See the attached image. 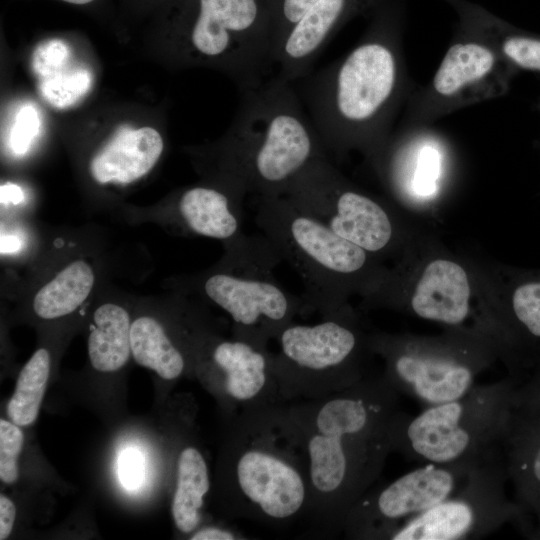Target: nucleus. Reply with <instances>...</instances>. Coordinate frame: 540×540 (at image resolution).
<instances>
[{"instance_id":"a878e982","label":"nucleus","mask_w":540,"mask_h":540,"mask_svg":"<svg viewBox=\"0 0 540 540\" xmlns=\"http://www.w3.org/2000/svg\"><path fill=\"white\" fill-rule=\"evenodd\" d=\"M131 323V314L124 303L108 299L97 305L87 342L92 368L101 373H113L126 365L132 355Z\"/></svg>"},{"instance_id":"0eeeda50","label":"nucleus","mask_w":540,"mask_h":540,"mask_svg":"<svg viewBox=\"0 0 540 540\" xmlns=\"http://www.w3.org/2000/svg\"><path fill=\"white\" fill-rule=\"evenodd\" d=\"M273 369L285 402L319 399L368 375L370 332L350 306L315 324L293 321L275 338Z\"/></svg>"},{"instance_id":"f8f14e48","label":"nucleus","mask_w":540,"mask_h":540,"mask_svg":"<svg viewBox=\"0 0 540 540\" xmlns=\"http://www.w3.org/2000/svg\"><path fill=\"white\" fill-rule=\"evenodd\" d=\"M187 40L222 63L243 90L268 79L273 57L271 0H185Z\"/></svg>"},{"instance_id":"f03ea898","label":"nucleus","mask_w":540,"mask_h":540,"mask_svg":"<svg viewBox=\"0 0 540 540\" xmlns=\"http://www.w3.org/2000/svg\"><path fill=\"white\" fill-rule=\"evenodd\" d=\"M402 39L401 4L384 0L350 51L294 82L329 157L371 164L386 146L412 91Z\"/></svg>"},{"instance_id":"2eb2a0df","label":"nucleus","mask_w":540,"mask_h":540,"mask_svg":"<svg viewBox=\"0 0 540 540\" xmlns=\"http://www.w3.org/2000/svg\"><path fill=\"white\" fill-rule=\"evenodd\" d=\"M486 453L448 464L424 463L386 485L372 486L349 511L342 534L389 540L400 525L457 491Z\"/></svg>"},{"instance_id":"9d476101","label":"nucleus","mask_w":540,"mask_h":540,"mask_svg":"<svg viewBox=\"0 0 540 540\" xmlns=\"http://www.w3.org/2000/svg\"><path fill=\"white\" fill-rule=\"evenodd\" d=\"M404 254L362 298L363 307L389 308L446 328L476 330L492 340L486 291L474 271L451 254L431 252L414 262Z\"/></svg>"},{"instance_id":"f257e3e1","label":"nucleus","mask_w":540,"mask_h":540,"mask_svg":"<svg viewBox=\"0 0 540 540\" xmlns=\"http://www.w3.org/2000/svg\"><path fill=\"white\" fill-rule=\"evenodd\" d=\"M400 396L381 373L319 399L288 402L308 457L313 535L342 534L351 508L379 479Z\"/></svg>"},{"instance_id":"4468645a","label":"nucleus","mask_w":540,"mask_h":540,"mask_svg":"<svg viewBox=\"0 0 540 540\" xmlns=\"http://www.w3.org/2000/svg\"><path fill=\"white\" fill-rule=\"evenodd\" d=\"M508 476L499 445L489 450L464 484L448 498L400 525L389 540L481 539L518 520L507 494Z\"/></svg>"},{"instance_id":"6e6552de","label":"nucleus","mask_w":540,"mask_h":540,"mask_svg":"<svg viewBox=\"0 0 540 540\" xmlns=\"http://www.w3.org/2000/svg\"><path fill=\"white\" fill-rule=\"evenodd\" d=\"M370 346L383 361L388 382L425 407L462 397L499 359L489 337L463 328H446L435 336L374 331Z\"/></svg>"},{"instance_id":"cd10ccee","label":"nucleus","mask_w":540,"mask_h":540,"mask_svg":"<svg viewBox=\"0 0 540 540\" xmlns=\"http://www.w3.org/2000/svg\"><path fill=\"white\" fill-rule=\"evenodd\" d=\"M51 364V352L46 347H40L23 366L7 403L6 413L11 422L20 427L35 422L50 376Z\"/></svg>"},{"instance_id":"dca6fc26","label":"nucleus","mask_w":540,"mask_h":540,"mask_svg":"<svg viewBox=\"0 0 540 540\" xmlns=\"http://www.w3.org/2000/svg\"><path fill=\"white\" fill-rule=\"evenodd\" d=\"M192 361L211 382L229 418L247 410L285 402L270 349L232 336L223 338L198 316L191 335Z\"/></svg>"},{"instance_id":"7ed1b4c3","label":"nucleus","mask_w":540,"mask_h":540,"mask_svg":"<svg viewBox=\"0 0 540 540\" xmlns=\"http://www.w3.org/2000/svg\"><path fill=\"white\" fill-rule=\"evenodd\" d=\"M229 419L222 469L229 513L273 528L306 516L308 457L288 402L243 411Z\"/></svg>"},{"instance_id":"c756f323","label":"nucleus","mask_w":540,"mask_h":540,"mask_svg":"<svg viewBox=\"0 0 540 540\" xmlns=\"http://www.w3.org/2000/svg\"><path fill=\"white\" fill-rule=\"evenodd\" d=\"M24 434L20 426L0 419V480L14 484L19 477L18 458L22 451Z\"/></svg>"},{"instance_id":"bb28decb","label":"nucleus","mask_w":540,"mask_h":540,"mask_svg":"<svg viewBox=\"0 0 540 540\" xmlns=\"http://www.w3.org/2000/svg\"><path fill=\"white\" fill-rule=\"evenodd\" d=\"M211 489L208 465L200 449L185 446L178 455L176 486L171 503L175 527L191 535L202 522L205 497Z\"/></svg>"},{"instance_id":"39448f33","label":"nucleus","mask_w":540,"mask_h":540,"mask_svg":"<svg viewBox=\"0 0 540 540\" xmlns=\"http://www.w3.org/2000/svg\"><path fill=\"white\" fill-rule=\"evenodd\" d=\"M255 222L301 277L307 314H334L383 279L381 260L336 234L285 196L257 197Z\"/></svg>"},{"instance_id":"58836bf2","label":"nucleus","mask_w":540,"mask_h":540,"mask_svg":"<svg viewBox=\"0 0 540 540\" xmlns=\"http://www.w3.org/2000/svg\"><path fill=\"white\" fill-rule=\"evenodd\" d=\"M530 539H540V528L533 532Z\"/></svg>"},{"instance_id":"aec40b11","label":"nucleus","mask_w":540,"mask_h":540,"mask_svg":"<svg viewBox=\"0 0 540 540\" xmlns=\"http://www.w3.org/2000/svg\"><path fill=\"white\" fill-rule=\"evenodd\" d=\"M244 198L233 187L212 180L181 191L157 212V222L175 234L216 239L224 245L244 234Z\"/></svg>"},{"instance_id":"2f4dec72","label":"nucleus","mask_w":540,"mask_h":540,"mask_svg":"<svg viewBox=\"0 0 540 540\" xmlns=\"http://www.w3.org/2000/svg\"><path fill=\"white\" fill-rule=\"evenodd\" d=\"M71 51L65 41L52 38L41 42L35 49L33 68L39 78L50 75L70 64Z\"/></svg>"},{"instance_id":"72a5a7b5","label":"nucleus","mask_w":540,"mask_h":540,"mask_svg":"<svg viewBox=\"0 0 540 540\" xmlns=\"http://www.w3.org/2000/svg\"><path fill=\"white\" fill-rule=\"evenodd\" d=\"M118 476L126 489H137L144 477V461L141 453L133 448L123 450L118 458Z\"/></svg>"},{"instance_id":"4c0bfd02","label":"nucleus","mask_w":540,"mask_h":540,"mask_svg":"<svg viewBox=\"0 0 540 540\" xmlns=\"http://www.w3.org/2000/svg\"><path fill=\"white\" fill-rule=\"evenodd\" d=\"M68 4H73L77 6H85L94 3L97 0H60Z\"/></svg>"},{"instance_id":"b1692460","label":"nucleus","mask_w":540,"mask_h":540,"mask_svg":"<svg viewBox=\"0 0 540 540\" xmlns=\"http://www.w3.org/2000/svg\"><path fill=\"white\" fill-rule=\"evenodd\" d=\"M459 28L489 43L518 71L540 73V35L518 28L468 0H445Z\"/></svg>"},{"instance_id":"473e14b6","label":"nucleus","mask_w":540,"mask_h":540,"mask_svg":"<svg viewBox=\"0 0 540 540\" xmlns=\"http://www.w3.org/2000/svg\"><path fill=\"white\" fill-rule=\"evenodd\" d=\"M40 127L35 107L23 106L17 113L10 132V148L16 155H23L34 141Z\"/></svg>"},{"instance_id":"6ab92c4d","label":"nucleus","mask_w":540,"mask_h":540,"mask_svg":"<svg viewBox=\"0 0 540 540\" xmlns=\"http://www.w3.org/2000/svg\"><path fill=\"white\" fill-rule=\"evenodd\" d=\"M446 139L431 125H402L371 163L380 181L400 199L431 200L448 175Z\"/></svg>"},{"instance_id":"5701e85b","label":"nucleus","mask_w":540,"mask_h":540,"mask_svg":"<svg viewBox=\"0 0 540 540\" xmlns=\"http://www.w3.org/2000/svg\"><path fill=\"white\" fill-rule=\"evenodd\" d=\"M163 150L157 130L122 128L93 154L89 173L99 185L126 186L148 174Z\"/></svg>"},{"instance_id":"f3484780","label":"nucleus","mask_w":540,"mask_h":540,"mask_svg":"<svg viewBox=\"0 0 540 540\" xmlns=\"http://www.w3.org/2000/svg\"><path fill=\"white\" fill-rule=\"evenodd\" d=\"M499 447L519 512L515 526L530 538L540 528V365L516 384Z\"/></svg>"},{"instance_id":"ddd939ff","label":"nucleus","mask_w":540,"mask_h":540,"mask_svg":"<svg viewBox=\"0 0 540 540\" xmlns=\"http://www.w3.org/2000/svg\"><path fill=\"white\" fill-rule=\"evenodd\" d=\"M518 73L489 43L458 27L432 79L408 96L401 124L431 125L501 97Z\"/></svg>"},{"instance_id":"412c9836","label":"nucleus","mask_w":540,"mask_h":540,"mask_svg":"<svg viewBox=\"0 0 540 540\" xmlns=\"http://www.w3.org/2000/svg\"><path fill=\"white\" fill-rule=\"evenodd\" d=\"M384 0H318L285 34L275 53L277 75L296 82L309 73L325 45L349 20Z\"/></svg>"},{"instance_id":"e433bc0d","label":"nucleus","mask_w":540,"mask_h":540,"mask_svg":"<svg viewBox=\"0 0 540 540\" xmlns=\"http://www.w3.org/2000/svg\"><path fill=\"white\" fill-rule=\"evenodd\" d=\"M23 199V193L19 186L7 183L1 186V203L18 204Z\"/></svg>"},{"instance_id":"393cba45","label":"nucleus","mask_w":540,"mask_h":540,"mask_svg":"<svg viewBox=\"0 0 540 540\" xmlns=\"http://www.w3.org/2000/svg\"><path fill=\"white\" fill-rule=\"evenodd\" d=\"M130 342L135 362L164 380L179 378L192 363L191 342H176L153 315L140 314L132 319Z\"/></svg>"},{"instance_id":"a211bd4d","label":"nucleus","mask_w":540,"mask_h":540,"mask_svg":"<svg viewBox=\"0 0 540 540\" xmlns=\"http://www.w3.org/2000/svg\"><path fill=\"white\" fill-rule=\"evenodd\" d=\"M496 289L482 279L493 340L510 375L540 365V270H505Z\"/></svg>"},{"instance_id":"7c9ffc66","label":"nucleus","mask_w":540,"mask_h":540,"mask_svg":"<svg viewBox=\"0 0 540 540\" xmlns=\"http://www.w3.org/2000/svg\"><path fill=\"white\" fill-rule=\"evenodd\" d=\"M318 0H271L273 57L280 42L291 27Z\"/></svg>"},{"instance_id":"c9c22d12","label":"nucleus","mask_w":540,"mask_h":540,"mask_svg":"<svg viewBox=\"0 0 540 540\" xmlns=\"http://www.w3.org/2000/svg\"><path fill=\"white\" fill-rule=\"evenodd\" d=\"M16 518V507L6 495H0V540L7 539Z\"/></svg>"},{"instance_id":"4be33fe9","label":"nucleus","mask_w":540,"mask_h":540,"mask_svg":"<svg viewBox=\"0 0 540 540\" xmlns=\"http://www.w3.org/2000/svg\"><path fill=\"white\" fill-rule=\"evenodd\" d=\"M100 268L95 258L75 253L65 257L43 274L26 296L32 313L52 321L78 311L96 293Z\"/></svg>"},{"instance_id":"1a4fd4ad","label":"nucleus","mask_w":540,"mask_h":540,"mask_svg":"<svg viewBox=\"0 0 540 540\" xmlns=\"http://www.w3.org/2000/svg\"><path fill=\"white\" fill-rule=\"evenodd\" d=\"M521 376L476 384L462 397L401 410L393 425L392 452L419 463L448 464L480 456L499 445L513 390Z\"/></svg>"},{"instance_id":"f704fd0d","label":"nucleus","mask_w":540,"mask_h":540,"mask_svg":"<svg viewBox=\"0 0 540 540\" xmlns=\"http://www.w3.org/2000/svg\"><path fill=\"white\" fill-rule=\"evenodd\" d=\"M189 539L191 540H236L246 539L245 536L229 528L217 526H205L194 531Z\"/></svg>"},{"instance_id":"9b49d317","label":"nucleus","mask_w":540,"mask_h":540,"mask_svg":"<svg viewBox=\"0 0 540 540\" xmlns=\"http://www.w3.org/2000/svg\"><path fill=\"white\" fill-rule=\"evenodd\" d=\"M282 196L379 260L404 246L393 209L347 179L328 156L306 166Z\"/></svg>"},{"instance_id":"423d86ee","label":"nucleus","mask_w":540,"mask_h":540,"mask_svg":"<svg viewBox=\"0 0 540 540\" xmlns=\"http://www.w3.org/2000/svg\"><path fill=\"white\" fill-rule=\"evenodd\" d=\"M214 266L179 283L180 293H195L223 310L233 336L269 349L297 315H307L301 296L287 291L275 278L282 258L264 235H246L224 244Z\"/></svg>"},{"instance_id":"20e7f679","label":"nucleus","mask_w":540,"mask_h":540,"mask_svg":"<svg viewBox=\"0 0 540 540\" xmlns=\"http://www.w3.org/2000/svg\"><path fill=\"white\" fill-rule=\"evenodd\" d=\"M217 156L214 181L245 196L278 197L306 166L328 154L294 83L276 74L243 90Z\"/></svg>"},{"instance_id":"c85d7f7f","label":"nucleus","mask_w":540,"mask_h":540,"mask_svg":"<svg viewBox=\"0 0 540 540\" xmlns=\"http://www.w3.org/2000/svg\"><path fill=\"white\" fill-rule=\"evenodd\" d=\"M92 75L80 66H67L39 78L41 96L50 105L65 108L80 100L91 88Z\"/></svg>"},{"instance_id":"ea45409f","label":"nucleus","mask_w":540,"mask_h":540,"mask_svg":"<svg viewBox=\"0 0 540 540\" xmlns=\"http://www.w3.org/2000/svg\"><path fill=\"white\" fill-rule=\"evenodd\" d=\"M537 109H538V111H539V113H540V97H539V99H538Z\"/></svg>"}]
</instances>
